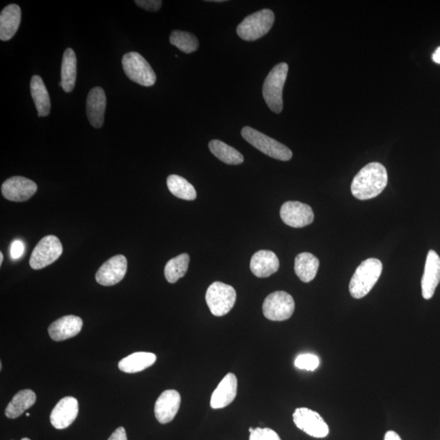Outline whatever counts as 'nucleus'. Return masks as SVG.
I'll return each instance as SVG.
<instances>
[{
  "mask_svg": "<svg viewBox=\"0 0 440 440\" xmlns=\"http://www.w3.org/2000/svg\"><path fill=\"white\" fill-rule=\"evenodd\" d=\"M82 328V319L76 315H65L51 324L49 333L54 341L61 342L77 336Z\"/></svg>",
  "mask_w": 440,
  "mask_h": 440,
  "instance_id": "18",
  "label": "nucleus"
},
{
  "mask_svg": "<svg viewBox=\"0 0 440 440\" xmlns=\"http://www.w3.org/2000/svg\"><path fill=\"white\" fill-rule=\"evenodd\" d=\"M242 136L257 150L265 155L280 161H289L293 157V152L276 140L250 127L242 128Z\"/></svg>",
  "mask_w": 440,
  "mask_h": 440,
  "instance_id": "5",
  "label": "nucleus"
},
{
  "mask_svg": "<svg viewBox=\"0 0 440 440\" xmlns=\"http://www.w3.org/2000/svg\"><path fill=\"white\" fill-rule=\"evenodd\" d=\"M166 184L170 192L177 198L187 201H194L197 198L194 186L183 177L171 175L167 178Z\"/></svg>",
  "mask_w": 440,
  "mask_h": 440,
  "instance_id": "28",
  "label": "nucleus"
},
{
  "mask_svg": "<svg viewBox=\"0 0 440 440\" xmlns=\"http://www.w3.org/2000/svg\"><path fill=\"white\" fill-rule=\"evenodd\" d=\"M439 282L440 258L437 252L432 250L427 253L422 279L423 296L425 299L433 297Z\"/></svg>",
  "mask_w": 440,
  "mask_h": 440,
  "instance_id": "16",
  "label": "nucleus"
},
{
  "mask_svg": "<svg viewBox=\"0 0 440 440\" xmlns=\"http://www.w3.org/2000/svg\"><path fill=\"white\" fill-rule=\"evenodd\" d=\"M388 181L385 166L379 162H371L363 166L354 177L352 194L359 200H369L382 194Z\"/></svg>",
  "mask_w": 440,
  "mask_h": 440,
  "instance_id": "1",
  "label": "nucleus"
},
{
  "mask_svg": "<svg viewBox=\"0 0 440 440\" xmlns=\"http://www.w3.org/2000/svg\"><path fill=\"white\" fill-rule=\"evenodd\" d=\"M237 393V379L235 375L229 372L219 382L210 399V407L219 409L227 407L235 400Z\"/></svg>",
  "mask_w": 440,
  "mask_h": 440,
  "instance_id": "17",
  "label": "nucleus"
},
{
  "mask_svg": "<svg viewBox=\"0 0 440 440\" xmlns=\"http://www.w3.org/2000/svg\"><path fill=\"white\" fill-rule=\"evenodd\" d=\"M108 440H127L125 429L123 427H118L116 432L111 434V437H110Z\"/></svg>",
  "mask_w": 440,
  "mask_h": 440,
  "instance_id": "35",
  "label": "nucleus"
},
{
  "mask_svg": "<svg viewBox=\"0 0 440 440\" xmlns=\"http://www.w3.org/2000/svg\"><path fill=\"white\" fill-rule=\"evenodd\" d=\"M280 262L276 253L270 251H260L253 255L251 260L252 274L260 278H265L278 271Z\"/></svg>",
  "mask_w": 440,
  "mask_h": 440,
  "instance_id": "20",
  "label": "nucleus"
},
{
  "mask_svg": "<svg viewBox=\"0 0 440 440\" xmlns=\"http://www.w3.org/2000/svg\"><path fill=\"white\" fill-rule=\"evenodd\" d=\"M275 22V14L270 9H262L246 17L239 24L237 33L245 41H256L269 32Z\"/></svg>",
  "mask_w": 440,
  "mask_h": 440,
  "instance_id": "4",
  "label": "nucleus"
},
{
  "mask_svg": "<svg viewBox=\"0 0 440 440\" xmlns=\"http://www.w3.org/2000/svg\"><path fill=\"white\" fill-rule=\"evenodd\" d=\"M209 149L218 159L224 164L239 165L244 162V157L240 152L221 141L213 140L210 141Z\"/></svg>",
  "mask_w": 440,
  "mask_h": 440,
  "instance_id": "27",
  "label": "nucleus"
},
{
  "mask_svg": "<svg viewBox=\"0 0 440 440\" xmlns=\"http://www.w3.org/2000/svg\"><path fill=\"white\" fill-rule=\"evenodd\" d=\"M294 365L299 370L314 371L319 367L320 360L313 354H303L296 358Z\"/></svg>",
  "mask_w": 440,
  "mask_h": 440,
  "instance_id": "31",
  "label": "nucleus"
},
{
  "mask_svg": "<svg viewBox=\"0 0 440 440\" xmlns=\"http://www.w3.org/2000/svg\"><path fill=\"white\" fill-rule=\"evenodd\" d=\"M289 65L282 62L274 67L262 86V97L272 112L280 113L283 109V88Z\"/></svg>",
  "mask_w": 440,
  "mask_h": 440,
  "instance_id": "3",
  "label": "nucleus"
},
{
  "mask_svg": "<svg viewBox=\"0 0 440 440\" xmlns=\"http://www.w3.org/2000/svg\"><path fill=\"white\" fill-rule=\"evenodd\" d=\"M122 64L124 72L132 82L143 87H151L155 84L157 77L154 70L138 52H131L124 55Z\"/></svg>",
  "mask_w": 440,
  "mask_h": 440,
  "instance_id": "7",
  "label": "nucleus"
},
{
  "mask_svg": "<svg viewBox=\"0 0 440 440\" xmlns=\"http://www.w3.org/2000/svg\"><path fill=\"white\" fill-rule=\"evenodd\" d=\"M79 414V402L74 397L61 399L52 411L50 421L56 429L63 430L74 422Z\"/></svg>",
  "mask_w": 440,
  "mask_h": 440,
  "instance_id": "14",
  "label": "nucleus"
},
{
  "mask_svg": "<svg viewBox=\"0 0 440 440\" xmlns=\"http://www.w3.org/2000/svg\"><path fill=\"white\" fill-rule=\"evenodd\" d=\"M189 260L188 253H182L167 262L164 270L166 281L174 284L184 276L189 269Z\"/></svg>",
  "mask_w": 440,
  "mask_h": 440,
  "instance_id": "29",
  "label": "nucleus"
},
{
  "mask_svg": "<svg viewBox=\"0 0 440 440\" xmlns=\"http://www.w3.org/2000/svg\"><path fill=\"white\" fill-rule=\"evenodd\" d=\"M250 440H281L278 434L270 428H256L251 434Z\"/></svg>",
  "mask_w": 440,
  "mask_h": 440,
  "instance_id": "32",
  "label": "nucleus"
},
{
  "mask_svg": "<svg viewBox=\"0 0 440 440\" xmlns=\"http://www.w3.org/2000/svg\"><path fill=\"white\" fill-rule=\"evenodd\" d=\"M25 246L20 240L14 241L10 248V255L13 260H18L23 256Z\"/></svg>",
  "mask_w": 440,
  "mask_h": 440,
  "instance_id": "34",
  "label": "nucleus"
},
{
  "mask_svg": "<svg viewBox=\"0 0 440 440\" xmlns=\"http://www.w3.org/2000/svg\"><path fill=\"white\" fill-rule=\"evenodd\" d=\"M22 440H31V439H28V438H23V439H22Z\"/></svg>",
  "mask_w": 440,
  "mask_h": 440,
  "instance_id": "41",
  "label": "nucleus"
},
{
  "mask_svg": "<svg viewBox=\"0 0 440 440\" xmlns=\"http://www.w3.org/2000/svg\"><path fill=\"white\" fill-rule=\"evenodd\" d=\"M3 253H0V265L3 264Z\"/></svg>",
  "mask_w": 440,
  "mask_h": 440,
  "instance_id": "38",
  "label": "nucleus"
},
{
  "mask_svg": "<svg viewBox=\"0 0 440 440\" xmlns=\"http://www.w3.org/2000/svg\"><path fill=\"white\" fill-rule=\"evenodd\" d=\"M253 430H255V428L250 427V429H249V432H250L251 434L253 432Z\"/></svg>",
  "mask_w": 440,
  "mask_h": 440,
  "instance_id": "40",
  "label": "nucleus"
},
{
  "mask_svg": "<svg viewBox=\"0 0 440 440\" xmlns=\"http://www.w3.org/2000/svg\"><path fill=\"white\" fill-rule=\"evenodd\" d=\"M384 440H402L400 435L395 432H387L385 434Z\"/></svg>",
  "mask_w": 440,
  "mask_h": 440,
  "instance_id": "36",
  "label": "nucleus"
},
{
  "mask_svg": "<svg viewBox=\"0 0 440 440\" xmlns=\"http://www.w3.org/2000/svg\"><path fill=\"white\" fill-rule=\"evenodd\" d=\"M36 402V395L33 391L27 389L19 391L7 406L6 417L11 419L20 417L27 409L32 407Z\"/></svg>",
  "mask_w": 440,
  "mask_h": 440,
  "instance_id": "26",
  "label": "nucleus"
},
{
  "mask_svg": "<svg viewBox=\"0 0 440 440\" xmlns=\"http://www.w3.org/2000/svg\"><path fill=\"white\" fill-rule=\"evenodd\" d=\"M170 42L187 54L197 51L199 47L197 37L193 33L181 31H174L171 33Z\"/></svg>",
  "mask_w": 440,
  "mask_h": 440,
  "instance_id": "30",
  "label": "nucleus"
},
{
  "mask_svg": "<svg viewBox=\"0 0 440 440\" xmlns=\"http://www.w3.org/2000/svg\"><path fill=\"white\" fill-rule=\"evenodd\" d=\"M236 299L235 289L219 281L210 285L205 294V301L210 313L215 317H223L230 312L235 305Z\"/></svg>",
  "mask_w": 440,
  "mask_h": 440,
  "instance_id": "6",
  "label": "nucleus"
},
{
  "mask_svg": "<svg viewBox=\"0 0 440 440\" xmlns=\"http://www.w3.org/2000/svg\"><path fill=\"white\" fill-rule=\"evenodd\" d=\"M26 415L27 416V417H29V416H30L31 414H29V413H26Z\"/></svg>",
  "mask_w": 440,
  "mask_h": 440,
  "instance_id": "42",
  "label": "nucleus"
},
{
  "mask_svg": "<svg viewBox=\"0 0 440 440\" xmlns=\"http://www.w3.org/2000/svg\"><path fill=\"white\" fill-rule=\"evenodd\" d=\"M31 91L39 117H47L50 113L51 110L50 97L40 76H33Z\"/></svg>",
  "mask_w": 440,
  "mask_h": 440,
  "instance_id": "25",
  "label": "nucleus"
},
{
  "mask_svg": "<svg viewBox=\"0 0 440 440\" xmlns=\"http://www.w3.org/2000/svg\"><path fill=\"white\" fill-rule=\"evenodd\" d=\"M295 304L293 297L285 291H276L265 299L262 313L272 322H284L292 317Z\"/></svg>",
  "mask_w": 440,
  "mask_h": 440,
  "instance_id": "8",
  "label": "nucleus"
},
{
  "mask_svg": "<svg viewBox=\"0 0 440 440\" xmlns=\"http://www.w3.org/2000/svg\"><path fill=\"white\" fill-rule=\"evenodd\" d=\"M210 2L222 3V2H224V1H223V0H213V1H210Z\"/></svg>",
  "mask_w": 440,
  "mask_h": 440,
  "instance_id": "39",
  "label": "nucleus"
},
{
  "mask_svg": "<svg viewBox=\"0 0 440 440\" xmlns=\"http://www.w3.org/2000/svg\"><path fill=\"white\" fill-rule=\"evenodd\" d=\"M155 354L150 352H136L123 358L118 363L119 370L127 374H135L148 369L156 362Z\"/></svg>",
  "mask_w": 440,
  "mask_h": 440,
  "instance_id": "22",
  "label": "nucleus"
},
{
  "mask_svg": "<svg viewBox=\"0 0 440 440\" xmlns=\"http://www.w3.org/2000/svg\"><path fill=\"white\" fill-rule=\"evenodd\" d=\"M77 78V57L73 49H67L64 52L61 64V88L65 93L74 88Z\"/></svg>",
  "mask_w": 440,
  "mask_h": 440,
  "instance_id": "24",
  "label": "nucleus"
},
{
  "mask_svg": "<svg viewBox=\"0 0 440 440\" xmlns=\"http://www.w3.org/2000/svg\"><path fill=\"white\" fill-rule=\"evenodd\" d=\"M63 252L61 242L56 236H47L40 242L31 253L30 265L33 269L40 270L54 264Z\"/></svg>",
  "mask_w": 440,
  "mask_h": 440,
  "instance_id": "9",
  "label": "nucleus"
},
{
  "mask_svg": "<svg viewBox=\"0 0 440 440\" xmlns=\"http://www.w3.org/2000/svg\"><path fill=\"white\" fill-rule=\"evenodd\" d=\"M280 215L282 221L292 228L308 226L314 220L313 209L299 202H287L282 205Z\"/></svg>",
  "mask_w": 440,
  "mask_h": 440,
  "instance_id": "11",
  "label": "nucleus"
},
{
  "mask_svg": "<svg viewBox=\"0 0 440 440\" xmlns=\"http://www.w3.org/2000/svg\"><path fill=\"white\" fill-rule=\"evenodd\" d=\"M127 271L126 257L118 255L104 262L95 274V280L100 285L111 286L119 283Z\"/></svg>",
  "mask_w": 440,
  "mask_h": 440,
  "instance_id": "13",
  "label": "nucleus"
},
{
  "mask_svg": "<svg viewBox=\"0 0 440 440\" xmlns=\"http://www.w3.org/2000/svg\"><path fill=\"white\" fill-rule=\"evenodd\" d=\"M320 262L313 253L304 252L296 256L294 262V271L299 278L308 283L314 280L317 274Z\"/></svg>",
  "mask_w": 440,
  "mask_h": 440,
  "instance_id": "23",
  "label": "nucleus"
},
{
  "mask_svg": "<svg viewBox=\"0 0 440 440\" xmlns=\"http://www.w3.org/2000/svg\"><path fill=\"white\" fill-rule=\"evenodd\" d=\"M105 108H107V95L100 87L90 91L87 99V116L92 126L100 128L103 126Z\"/></svg>",
  "mask_w": 440,
  "mask_h": 440,
  "instance_id": "19",
  "label": "nucleus"
},
{
  "mask_svg": "<svg viewBox=\"0 0 440 440\" xmlns=\"http://www.w3.org/2000/svg\"><path fill=\"white\" fill-rule=\"evenodd\" d=\"M432 59L435 63L440 64V47L434 52V54L432 56Z\"/></svg>",
  "mask_w": 440,
  "mask_h": 440,
  "instance_id": "37",
  "label": "nucleus"
},
{
  "mask_svg": "<svg viewBox=\"0 0 440 440\" xmlns=\"http://www.w3.org/2000/svg\"><path fill=\"white\" fill-rule=\"evenodd\" d=\"M382 272L379 260L371 258L361 262L352 277L349 290L354 299H360L370 293L379 281Z\"/></svg>",
  "mask_w": 440,
  "mask_h": 440,
  "instance_id": "2",
  "label": "nucleus"
},
{
  "mask_svg": "<svg viewBox=\"0 0 440 440\" xmlns=\"http://www.w3.org/2000/svg\"><path fill=\"white\" fill-rule=\"evenodd\" d=\"M135 3L146 11L157 12L162 7L160 0H136Z\"/></svg>",
  "mask_w": 440,
  "mask_h": 440,
  "instance_id": "33",
  "label": "nucleus"
},
{
  "mask_svg": "<svg viewBox=\"0 0 440 440\" xmlns=\"http://www.w3.org/2000/svg\"><path fill=\"white\" fill-rule=\"evenodd\" d=\"M35 182L22 176H14L3 182L1 190L4 198L12 202L22 203L30 199L37 192Z\"/></svg>",
  "mask_w": 440,
  "mask_h": 440,
  "instance_id": "12",
  "label": "nucleus"
},
{
  "mask_svg": "<svg viewBox=\"0 0 440 440\" xmlns=\"http://www.w3.org/2000/svg\"><path fill=\"white\" fill-rule=\"evenodd\" d=\"M294 423L304 432L314 438L327 437L329 429L318 413L308 408H299L293 414Z\"/></svg>",
  "mask_w": 440,
  "mask_h": 440,
  "instance_id": "10",
  "label": "nucleus"
},
{
  "mask_svg": "<svg viewBox=\"0 0 440 440\" xmlns=\"http://www.w3.org/2000/svg\"><path fill=\"white\" fill-rule=\"evenodd\" d=\"M181 397L175 390H166L157 400L155 407V417L162 424L171 422L178 413Z\"/></svg>",
  "mask_w": 440,
  "mask_h": 440,
  "instance_id": "15",
  "label": "nucleus"
},
{
  "mask_svg": "<svg viewBox=\"0 0 440 440\" xmlns=\"http://www.w3.org/2000/svg\"><path fill=\"white\" fill-rule=\"evenodd\" d=\"M22 19V10L17 4H9L0 14V39L8 41L15 36Z\"/></svg>",
  "mask_w": 440,
  "mask_h": 440,
  "instance_id": "21",
  "label": "nucleus"
}]
</instances>
